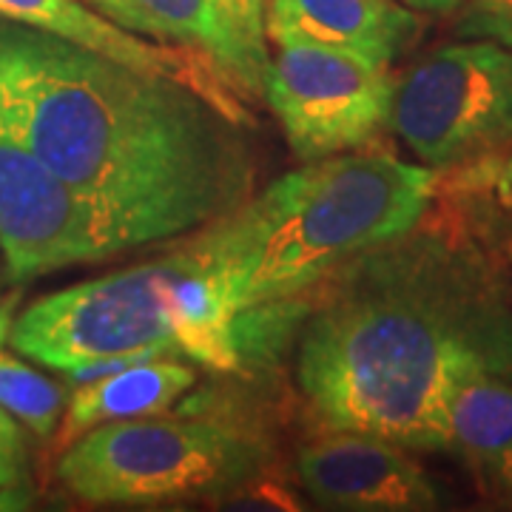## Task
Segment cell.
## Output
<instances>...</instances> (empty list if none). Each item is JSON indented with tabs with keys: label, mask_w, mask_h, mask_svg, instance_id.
Wrapping results in <instances>:
<instances>
[{
	"label": "cell",
	"mask_w": 512,
	"mask_h": 512,
	"mask_svg": "<svg viewBox=\"0 0 512 512\" xmlns=\"http://www.w3.org/2000/svg\"><path fill=\"white\" fill-rule=\"evenodd\" d=\"M478 376L512 382L510 276L476 231L430 211L336 268L299 336L313 419L410 453L447 450L450 399Z\"/></svg>",
	"instance_id": "cell-1"
},
{
	"label": "cell",
	"mask_w": 512,
	"mask_h": 512,
	"mask_svg": "<svg viewBox=\"0 0 512 512\" xmlns=\"http://www.w3.org/2000/svg\"><path fill=\"white\" fill-rule=\"evenodd\" d=\"M0 114L128 248L205 228L254 188L242 123L202 94L6 18Z\"/></svg>",
	"instance_id": "cell-2"
},
{
	"label": "cell",
	"mask_w": 512,
	"mask_h": 512,
	"mask_svg": "<svg viewBox=\"0 0 512 512\" xmlns=\"http://www.w3.org/2000/svg\"><path fill=\"white\" fill-rule=\"evenodd\" d=\"M441 174L387 151H342L282 174L194 239L242 313L305 293L353 256L410 231Z\"/></svg>",
	"instance_id": "cell-3"
},
{
	"label": "cell",
	"mask_w": 512,
	"mask_h": 512,
	"mask_svg": "<svg viewBox=\"0 0 512 512\" xmlns=\"http://www.w3.org/2000/svg\"><path fill=\"white\" fill-rule=\"evenodd\" d=\"M60 484L89 504L222 498L268 473L265 441L214 419L106 421L57 453Z\"/></svg>",
	"instance_id": "cell-4"
},
{
	"label": "cell",
	"mask_w": 512,
	"mask_h": 512,
	"mask_svg": "<svg viewBox=\"0 0 512 512\" xmlns=\"http://www.w3.org/2000/svg\"><path fill=\"white\" fill-rule=\"evenodd\" d=\"M185 262L183 245L177 254L49 293L12 322L9 342L26 359L60 373L140 350L180 356L174 282Z\"/></svg>",
	"instance_id": "cell-5"
},
{
	"label": "cell",
	"mask_w": 512,
	"mask_h": 512,
	"mask_svg": "<svg viewBox=\"0 0 512 512\" xmlns=\"http://www.w3.org/2000/svg\"><path fill=\"white\" fill-rule=\"evenodd\" d=\"M387 126L421 165L447 174L512 146V52L447 43L393 83Z\"/></svg>",
	"instance_id": "cell-6"
},
{
	"label": "cell",
	"mask_w": 512,
	"mask_h": 512,
	"mask_svg": "<svg viewBox=\"0 0 512 512\" xmlns=\"http://www.w3.org/2000/svg\"><path fill=\"white\" fill-rule=\"evenodd\" d=\"M390 66L313 43H276L265 103L299 160L367 146L387 128Z\"/></svg>",
	"instance_id": "cell-7"
},
{
	"label": "cell",
	"mask_w": 512,
	"mask_h": 512,
	"mask_svg": "<svg viewBox=\"0 0 512 512\" xmlns=\"http://www.w3.org/2000/svg\"><path fill=\"white\" fill-rule=\"evenodd\" d=\"M0 251L12 279H35L128 251L123 231L49 165L0 114Z\"/></svg>",
	"instance_id": "cell-8"
},
{
	"label": "cell",
	"mask_w": 512,
	"mask_h": 512,
	"mask_svg": "<svg viewBox=\"0 0 512 512\" xmlns=\"http://www.w3.org/2000/svg\"><path fill=\"white\" fill-rule=\"evenodd\" d=\"M302 490L325 510H439L441 493L410 450L373 433L328 430L296 456Z\"/></svg>",
	"instance_id": "cell-9"
},
{
	"label": "cell",
	"mask_w": 512,
	"mask_h": 512,
	"mask_svg": "<svg viewBox=\"0 0 512 512\" xmlns=\"http://www.w3.org/2000/svg\"><path fill=\"white\" fill-rule=\"evenodd\" d=\"M0 18L69 40L74 46L111 57L131 69L177 80L191 92L202 94L234 123L242 126L248 123V111L239 100L242 94L208 57L183 46H165L157 40L134 35L111 18L97 15L80 0H0Z\"/></svg>",
	"instance_id": "cell-10"
},
{
	"label": "cell",
	"mask_w": 512,
	"mask_h": 512,
	"mask_svg": "<svg viewBox=\"0 0 512 512\" xmlns=\"http://www.w3.org/2000/svg\"><path fill=\"white\" fill-rule=\"evenodd\" d=\"M419 12L399 0H268V43H313L393 66L419 37Z\"/></svg>",
	"instance_id": "cell-11"
},
{
	"label": "cell",
	"mask_w": 512,
	"mask_h": 512,
	"mask_svg": "<svg viewBox=\"0 0 512 512\" xmlns=\"http://www.w3.org/2000/svg\"><path fill=\"white\" fill-rule=\"evenodd\" d=\"M447 450L456 453L478 493L512 507V382L478 376L458 387L447 407Z\"/></svg>",
	"instance_id": "cell-12"
},
{
	"label": "cell",
	"mask_w": 512,
	"mask_h": 512,
	"mask_svg": "<svg viewBox=\"0 0 512 512\" xmlns=\"http://www.w3.org/2000/svg\"><path fill=\"white\" fill-rule=\"evenodd\" d=\"M197 382L191 367L177 359H148L117 373L83 382L74 390L55 430V453L106 421L160 416Z\"/></svg>",
	"instance_id": "cell-13"
},
{
	"label": "cell",
	"mask_w": 512,
	"mask_h": 512,
	"mask_svg": "<svg viewBox=\"0 0 512 512\" xmlns=\"http://www.w3.org/2000/svg\"><path fill=\"white\" fill-rule=\"evenodd\" d=\"M134 35L200 52L237 89V60L214 0H92ZM239 92V89H237Z\"/></svg>",
	"instance_id": "cell-14"
},
{
	"label": "cell",
	"mask_w": 512,
	"mask_h": 512,
	"mask_svg": "<svg viewBox=\"0 0 512 512\" xmlns=\"http://www.w3.org/2000/svg\"><path fill=\"white\" fill-rule=\"evenodd\" d=\"M0 407L29 427L37 439H49L60 424L66 396L40 370L0 353Z\"/></svg>",
	"instance_id": "cell-15"
},
{
	"label": "cell",
	"mask_w": 512,
	"mask_h": 512,
	"mask_svg": "<svg viewBox=\"0 0 512 512\" xmlns=\"http://www.w3.org/2000/svg\"><path fill=\"white\" fill-rule=\"evenodd\" d=\"M225 35L237 60V89L251 100H265V80L271 66L265 9L268 0H214Z\"/></svg>",
	"instance_id": "cell-16"
},
{
	"label": "cell",
	"mask_w": 512,
	"mask_h": 512,
	"mask_svg": "<svg viewBox=\"0 0 512 512\" xmlns=\"http://www.w3.org/2000/svg\"><path fill=\"white\" fill-rule=\"evenodd\" d=\"M453 174V188L464 194H484L501 208H512V146L498 151L487 160H478L473 165H464Z\"/></svg>",
	"instance_id": "cell-17"
},
{
	"label": "cell",
	"mask_w": 512,
	"mask_h": 512,
	"mask_svg": "<svg viewBox=\"0 0 512 512\" xmlns=\"http://www.w3.org/2000/svg\"><path fill=\"white\" fill-rule=\"evenodd\" d=\"M458 9L461 40H490L512 52V0H464Z\"/></svg>",
	"instance_id": "cell-18"
},
{
	"label": "cell",
	"mask_w": 512,
	"mask_h": 512,
	"mask_svg": "<svg viewBox=\"0 0 512 512\" xmlns=\"http://www.w3.org/2000/svg\"><path fill=\"white\" fill-rule=\"evenodd\" d=\"M26 458H29V447L23 436V424L0 407V493L18 487L23 481Z\"/></svg>",
	"instance_id": "cell-19"
},
{
	"label": "cell",
	"mask_w": 512,
	"mask_h": 512,
	"mask_svg": "<svg viewBox=\"0 0 512 512\" xmlns=\"http://www.w3.org/2000/svg\"><path fill=\"white\" fill-rule=\"evenodd\" d=\"M222 501H228L225 507L234 510H299L291 490L285 484H274L265 473L237 487L234 493L222 495Z\"/></svg>",
	"instance_id": "cell-20"
},
{
	"label": "cell",
	"mask_w": 512,
	"mask_h": 512,
	"mask_svg": "<svg viewBox=\"0 0 512 512\" xmlns=\"http://www.w3.org/2000/svg\"><path fill=\"white\" fill-rule=\"evenodd\" d=\"M399 3H404L413 12H424V15H450L464 0H399Z\"/></svg>",
	"instance_id": "cell-21"
},
{
	"label": "cell",
	"mask_w": 512,
	"mask_h": 512,
	"mask_svg": "<svg viewBox=\"0 0 512 512\" xmlns=\"http://www.w3.org/2000/svg\"><path fill=\"white\" fill-rule=\"evenodd\" d=\"M495 245H498V254H501V259L512 265V217L498 222V231H495Z\"/></svg>",
	"instance_id": "cell-22"
},
{
	"label": "cell",
	"mask_w": 512,
	"mask_h": 512,
	"mask_svg": "<svg viewBox=\"0 0 512 512\" xmlns=\"http://www.w3.org/2000/svg\"><path fill=\"white\" fill-rule=\"evenodd\" d=\"M9 330H12V308H9V302L0 299V348L9 339Z\"/></svg>",
	"instance_id": "cell-23"
}]
</instances>
